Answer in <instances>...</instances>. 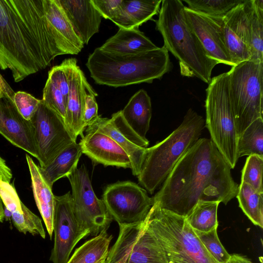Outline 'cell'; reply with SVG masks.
<instances>
[{
  "mask_svg": "<svg viewBox=\"0 0 263 263\" xmlns=\"http://www.w3.org/2000/svg\"><path fill=\"white\" fill-rule=\"evenodd\" d=\"M67 54L47 20L43 0H0V67L15 82Z\"/></svg>",
  "mask_w": 263,
  "mask_h": 263,
  "instance_id": "1",
  "label": "cell"
},
{
  "mask_svg": "<svg viewBox=\"0 0 263 263\" xmlns=\"http://www.w3.org/2000/svg\"><path fill=\"white\" fill-rule=\"evenodd\" d=\"M231 169L211 139L199 138L152 197L153 204L184 217L200 200L226 205L239 187Z\"/></svg>",
  "mask_w": 263,
  "mask_h": 263,
  "instance_id": "2",
  "label": "cell"
},
{
  "mask_svg": "<svg viewBox=\"0 0 263 263\" xmlns=\"http://www.w3.org/2000/svg\"><path fill=\"white\" fill-rule=\"evenodd\" d=\"M184 7L180 0L162 1L156 28L162 35L165 48L178 60L181 74L209 84L212 70L218 63L207 55L189 26Z\"/></svg>",
  "mask_w": 263,
  "mask_h": 263,
  "instance_id": "3",
  "label": "cell"
},
{
  "mask_svg": "<svg viewBox=\"0 0 263 263\" xmlns=\"http://www.w3.org/2000/svg\"><path fill=\"white\" fill-rule=\"evenodd\" d=\"M86 65L96 83L114 87L152 83L171 67L168 51L164 46L128 55L108 53L98 47L89 54Z\"/></svg>",
  "mask_w": 263,
  "mask_h": 263,
  "instance_id": "4",
  "label": "cell"
},
{
  "mask_svg": "<svg viewBox=\"0 0 263 263\" xmlns=\"http://www.w3.org/2000/svg\"><path fill=\"white\" fill-rule=\"evenodd\" d=\"M204 127L203 117L189 109L175 130L162 141L147 148L139 184L152 194L164 181L177 162L199 139Z\"/></svg>",
  "mask_w": 263,
  "mask_h": 263,
  "instance_id": "5",
  "label": "cell"
},
{
  "mask_svg": "<svg viewBox=\"0 0 263 263\" xmlns=\"http://www.w3.org/2000/svg\"><path fill=\"white\" fill-rule=\"evenodd\" d=\"M146 221L167 263H218L185 217L153 204Z\"/></svg>",
  "mask_w": 263,
  "mask_h": 263,
  "instance_id": "6",
  "label": "cell"
},
{
  "mask_svg": "<svg viewBox=\"0 0 263 263\" xmlns=\"http://www.w3.org/2000/svg\"><path fill=\"white\" fill-rule=\"evenodd\" d=\"M208 84L205 126L211 140L233 169L238 159V135L230 99L228 72L213 77Z\"/></svg>",
  "mask_w": 263,
  "mask_h": 263,
  "instance_id": "7",
  "label": "cell"
},
{
  "mask_svg": "<svg viewBox=\"0 0 263 263\" xmlns=\"http://www.w3.org/2000/svg\"><path fill=\"white\" fill-rule=\"evenodd\" d=\"M228 73L230 99L239 137L252 122L262 118L263 62L243 61Z\"/></svg>",
  "mask_w": 263,
  "mask_h": 263,
  "instance_id": "8",
  "label": "cell"
},
{
  "mask_svg": "<svg viewBox=\"0 0 263 263\" xmlns=\"http://www.w3.org/2000/svg\"><path fill=\"white\" fill-rule=\"evenodd\" d=\"M72 189V205L81 229L96 236L106 231L112 218L102 199L95 194L87 170L84 164L67 177Z\"/></svg>",
  "mask_w": 263,
  "mask_h": 263,
  "instance_id": "9",
  "label": "cell"
},
{
  "mask_svg": "<svg viewBox=\"0 0 263 263\" xmlns=\"http://www.w3.org/2000/svg\"><path fill=\"white\" fill-rule=\"evenodd\" d=\"M119 234L105 263H167L147 224L142 221L119 225Z\"/></svg>",
  "mask_w": 263,
  "mask_h": 263,
  "instance_id": "10",
  "label": "cell"
},
{
  "mask_svg": "<svg viewBox=\"0 0 263 263\" xmlns=\"http://www.w3.org/2000/svg\"><path fill=\"white\" fill-rule=\"evenodd\" d=\"M30 121L34 128L36 159L40 167L47 166L62 151L76 142L64 119L42 100Z\"/></svg>",
  "mask_w": 263,
  "mask_h": 263,
  "instance_id": "11",
  "label": "cell"
},
{
  "mask_svg": "<svg viewBox=\"0 0 263 263\" xmlns=\"http://www.w3.org/2000/svg\"><path fill=\"white\" fill-rule=\"evenodd\" d=\"M102 200L119 226L143 221L153 205L152 198L148 196L147 191L130 181L108 185Z\"/></svg>",
  "mask_w": 263,
  "mask_h": 263,
  "instance_id": "12",
  "label": "cell"
},
{
  "mask_svg": "<svg viewBox=\"0 0 263 263\" xmlns=\"http://www.w3.org/2000/svg\"><path fill=\"white\" fill-rule=\"evenodd\" d=\"M53 232L54 241L50 258L53 263H66L76 245L89 235L81 229L75 218L70 192L54 196Z\"/></svg>",
  "mask_w": 263,
  "mask_h": 263,
  "instance_id": "13",
  "label": "cell"
},
{
  "mask_svg": "<svg viewBox=\"0 0 263 263\" xmlns=\"http://www.w3.org/2000/svg\"><path fill=\"white\" fill-rule=\"evenodd\" d=\"M87 127L106 134L120 146L130 158L133 174L137 176L139 174L149 141L132 129L124 120L121 110L112 114L110 119L99 116Z\"/></svg>",
  "mask_w": 263,
  "mask_h": 263,
  "instance_id": "14",
  "label": "cell"
},
{
  "mask_svg": "<svg viewBox=\"0 0 263 263\" xmlns=\"http://www.w3.org/2000/svg\"><path fill=\"white\" fill-rule=\"evenodd\" d=\"M252 0H244L222 18L224 44L233 66L250 59L249 25Z\"/></svg>",
  "mask_w": 263,
  "mask_h": 263,
  "instance_id": "15",
  "label": "cell"
},
{
  "mask_svg": "<svg viewBox=\"0 0 263 263\" xmlns=\"http://www.w3.org/2000/svg\"><path fill=\"white\" fill-rule=\"evenodd\" d=\"M186 22L203 46L207 55L221 63L233 66L223 39L222 18L211 16L185 6Z\"/></svg>",
  "mask_w": 263,
  "mask_h": 263,
  "instance_id": "16",
  "label": "cell"
},
{
  "mask_svg": "<svg viewBox=\"0 0 263 263\" xmlns=\"http://www.w3.org/2000/svg\"><path fill=\"white\" fill-rule=\"evenodd\" d=\"M0 134L14 145L37 158L34 128L17 110L13 101L0 96Z\"/></svg>",
  "mask_w": 263,
  "mask_h": 263,
  "instance_id": "17",
  "label": "cell"
},
{
  "mask_svg": "<svg viewBox=\"0 0 263 263\" xmlns=\"http://www.w3.org/2000/svg\"><path fill=\"white\" fill-rule=\"evenodd\" d=\"M79 143L82 154L96 163L131 169L129 156L111 138L94 128L87 127Z\"/></svg>",
  "mask_w": 263,
  "mask_h": 263,
  "instance_id": "18",
  "label": "cell"
},
{
  "mask_svg": "<svg viewBox=\"0 0 263 263\" xmlns=\"http://www.w3.org/2000/svg\"><path fill=\"white\" fill-rule=\"evenodd\" d=\"M77 35L84 44L99 30L102 16L91 0H58Z\"/></svg>",
  "mask_w": 263,
  "mask_h": 263,
  "instance_id": "19",
  "label": "cell"
},
{
  "mask_svg": "<svg viewBox=\"0 0 263 263\" xmlns=\"http://www.w3.org/2000/svg\"><path fill=\"white\" fill-rule=\"evenodd\" d=\"M86 77L77 65L74 69L70 84L67 100L65 123L73 138L83 136L85 130L83 122L84 98L87 85Z\"/></svg>",
  "mask_w": 263,
  "mask_h": 263,
  "instance_id": "20",
  "label": "cell"
},
{
  "mask_svg": "<svg viewBox=\"0 0 263 263\" xmlns=\"http://www.w3.org/2000/svg\"><path fill=\"white\" fill-rule=\"evenodd\" d=\"M26 157L36 205L51 238L53 232L54 195L52 193V188L42 176L39 166L36 165L29 155L27 154Z\"/></svg>",
  "mask_w": 263,
  "mask_h": 263,
  "instance_id": "21",
  "label": "cell"
},
{
  "mask_svg": "<svg viewBox=\"0 0 263 263\" xmlns=\"http://www.w3.org/2000/svg\"><path fill=\"white\" fill-rule=\"evenodd\" d=\"M45 16L61 41L68 54H78L84 44L77 35L58 0H43Z\"/></svg>",
  "mask_w": 263,
  "mask_h": 263,
  "instance_id": "22",
  "label": "cell"
},
{
  "mask_svg": "<svg viewBox=\"0 0 263 263\" xmlns=\"http://www.w3.org/2000/svg\"><path fill=\"white\" fill-rule=\"evenodd\" d=\"M99 48L112 54L128 55L154 50L158 47L138 28H119Z\"/></svg>",
  "mask_w": 263,
  "mask_h": 263,
  "instance_id": "23",
  "label": "cell"
},
{
  "mask_svg": "<svg viewBox=\"0 0 263 263\" xmlns=\"http://www.w3.org/2000/svg\"><path fill=\"white\" fill-rule=\"evenodd\" d=\"M161 0H123L120 11L111 21L119 28H138L159 13Z\"/></svg>",
  "mask_w": 263,
  "mask_h": 263,
  "instance_id": "24",
  "label": "cell"
},
{
  "mask_svg": "<svg viewBox=\"0 0 263 263\" xmlns=\"http://www.w3.org/2000/svg\"><path fill=\"white\" fill-rule=\"evenodd\" d=\"M122 116L132 129L144 139L149 129L152 117L151 98L144 89H140L129 99L121 110Z\"/></svg>",
  "mask_w": 263,
  "mask_h": 263,
  "instance_id": "25",
  "label": "cell"
},
{
  "mask_svg": "<svg viewBox=\"0 0 263 263\" xmlns=\"http://www.w3.org/2000/svg\"><path fill=\"white\" fill-rule=\"evenodd\" d=\"M82 154L79 143L74 142L62 151L47 166H39L42 176L48 185L52 188L56 181L67 177L73 172L77 168Z\"/></svg>",
  "mask_w": 263,
  "mask_h": 263,
  "instance_id": "26",
  "label": "cell"
},
{
  "mask_svg": "<svg viewBox=\"0 0 263 263\" xmlns=\"http://www.w3.org/2000/svg\"><path fill=\"white\" fill-rule=\"evenodd\" d=\"M112 237L106 231H102L77 248L66 263H99L106 260Z\"/></svg>",
  "mask_w": 263,
  "mask_h": 263,
  "instance_id": "27",
  "label": "cell"
},
{
  "mask_svg": "<svg viewBox=\"0 0 263 263\" xmlns=\"http://www.w3.org/2000/svg\"><path fill=\"white\" fill-rule=\"evenodd\" d=\"M218 201L199 200L185 217L190 226L194 230L206 232L217 229Z\"/></svg>",
  "mask_w": 263,
  "mask_h": 263,
  "instance_id": "28",
  "label": "cell"
},
{
  "mask_svg": "<svg viewBox=\"0 0 263 263\" xmlns=\"http://www.w3.org/2000/svg\"><path fill=\"white\" fill-rule=\"evenodd\" d=\"M236 197L245 215L254 224L262 228L263 193L257 192L247 183L241 182Z\"/></svg>",
  "mask_w": 263,
  "mask_h": 263,
  "instance_id": "29",
  "label": "cell"
},
{
  "mask_svg": "<svg viewBox=\"0 0 263 263\" xmlns=\"http://www.w3.org/2000/svg\"><path fill=\"white\" fill-rule=\"evenodd\" d=\"M253 155L263 156L262 118H259L252 122L238 139V158Z\"/></svg>",
  "mask_w": 263,
  "mask_h": 263,
  "instance_id": "30",
  "label": "cell"
},
{
  "mask_svg": "<svg viewBox=\"0 0 263 263\" xmlns=\"http://www.w3.org/2000/svg\"><path fill=\"white\" fill-rule=\"evenodd\" d=\"M249 25L251 58L249 60L263 62V6L253 4Z\"/></svg>",
  "mask_w": 263,
  "mask_h": 263,
  "instance_id": "31",
  "label": "cell"
},
{
  "mask_svg": "<svg viewBox=\"0 0 263 263\" xmlns=\"http://www.w3.org/2000/svg\"><path fill=\"white\" fill-rule=\"evenodd\" d=\"M244 0H185L190 9L216 17H223Z\"/></svg>",
  "mask_w": 263,
  "mask_h": 263,
  "instance_id": "32",
  "label": "cell"
},
{
  "mask_svg": "<svg viewBox=\"0 0 263 263\" xmlns=\"http://www.w3.org/2000/svg\"><path fill=\"white\" fill-rule=\"evenodd\" d=\"M263 156H249L241 171V182L247 183L257 192L263 193Z\"/></svg>",
  "mask_w": 263,
  "mask_h": 263,
  "instance_id": "33",
  "label": "cell"
},
{
  "mask_svg": "<svg viewBox=\"0 0 263 263\" xmlns=\"http://www.w3.org/2000/svg\"><path fill=\"white\" fill-rule=\"evenodd\" d=\"M12 222L22 233H29L32 235H39L45 238L46 235L41 219L32 212L27 206L21 214H11Z\"/></svg>",
  "mask_w": 263,
  "mask_h": 263,
  "instance_id": "34",
  "label": "cell"
},
{
  "mask_svg": "<svg viewBox=\"0 0 263 263\" xmlns=\"http://www.w3.org/2000/svg\"><path fill=\"white\" fill-rule=\"evenodd\" d=\"M194 231L209 253L218 263H227L229 261L231 255L220 241L217 229L206 232Z\"/></svg>",
  "mask_w": 263,
  "mask_h": 263,
  "instance_id": "35",
  "label": "cell"
},
{
  "mask_svg": "<svg viewBox=\"0 0 263 263\" xmlns=\"http://www.w3.org/2000/svg\"><path fill=\"white\" fill-rule=\"evenodd\" d=\"M42 101L64 120L67 100L60 89L47 79L43 91Z\"/></svg>",
  "mask_w": 263,
  "mask_h": 263,
  "instance_id": "36",
  "label": "cell"
},
{
  "mask_svg": "<svg viewBox=\"0 0 263 263\" xmlns=\"http://www.w3.org/2000/svg\"><path fill=\"white\" fill-rule=\"evenodd\" d=\"M41 100L24 91L15 93L13 101L20 114L27 120H30L37 109Z\"/></svg>",
  "mask_w": 263,
  "mask_h": 263,
  "instance_id": "37",
  "label": "cell"
},
{
  "mask_svg": "<svg viewBox=\"0 0 263 263\" xmlns=\"http://www.w3.org/2000/svg\"><path fill=\"white\" fill-rule=\"evenodd\" d=\"M97 96L98 94L88 83L86 87L84 98L83 122L85 128L99 116L98 107L96 100V97Z\"/></svg>",
  "mask_w": 263,
  "mask_h": 263,
  "instance_id": "38",
  "label": "cell"
},
{
  "mask_svg": "<svg viewBox=\"0 0 263 263\" xmlns=\"http://www.w3.org/2000/svg\"><path fill=\"white\" fill-rule=\"evenodd\" d=\"M123 0H91L102 17L110 21L119 13Z\"/></svg>",
  "mask_w": 263,
  "mask_h": 263,
  "instance_id": "39",
  "label": "cell"
},
{
  "mask_svg": "<svg viewBox=\"0 0 263 263\" xmlns=\"http://www.w3.org/2000/svg\"><path fill=\"white\" fill-rule=\"evenodd\" d=\"M12 177L11 169L6 164L5 160L0 156V180L10 182Z\"/></svg>",
  "mask_w": 263,
  "mask_h": 263,
  "instance_id": "40",
  "label": "cell"
},
{
  "mask_svg": "<svg viewBox=\"0 0 263 263\" xmlns=\"http://www.w3.org/2000/svg\"><path fill=\"white\" fill-rule=\"evenodd\" d=\"M15 92L0 74V96H6L13 101Z\"/></svg>",
  "mask_w": 263,
  "mask_h": 263,
  "instance_id": "41",
  "label": "cell"
},
{
  "mask_svg": "<svg viewBox=\"0 0 263 263\" xmlns=\"http://www.w3.org/2000/svg\"><path fill=\"white\" fill-rule=\"evenodd\" d=\"M228 262L229 263H253L246 257L237 254L231 255Z\"/></svg>",
  "mask_w": 263,
  "mask_h": 263,
  "instance_id": "42",
  "label": "cell"
},
{
  "mask_svg": "<svg viewBox=\"0 0 263 263\" xmlns=\"http://www.w3.org/2000/svg\"><path fill=\"white\" fill-rule=\"evenodd\" d=\"M4 219V208L3 202L0 197V222H2Z\"/></svg>",
  "mask_w": 263,
  "mask_h": 263,
  "instance_id": "43",
  "label": "cell"
},
{
  "mask_svg": "<svg viewBox=\"0 0 263 263\" xmlns=\"http://www.w3.org/2000/svg\"><path fill=\"white\" fill-rule=\"evenodd\" d=\"M105 261H106V260H105V261H103L100 262H99V263H105Z\"/></svg>",
  "mask_w": 263,
  "mask_h": 263,
  "instance_id": "44",
  "label": "cell"
},
{
  "mask_svg": "<svg viewBox=\"0 0 263 263\" xmlns=\"http://www.w3.org/2000/svg\"><path fill=\"white\" fill-rule=\"evenodd\" d=\"M227 263H229L228 262H227Z\"/></svg>",
  "mask_w": 263,
  "mask_h": 263,
  "instance_id": "45",
  "label": "cell"
},
{
  "mask_svg": "<svg viewBox=\"0 0 263 263\" xmlns=\"http://www.w3.org/2000/svg\"><path fill=\"white\" fill-rule=\"evenodd\" d=\"M116 263H117V262H116Z\"/></svg>",
  "mask_w": 263,
  "mask_h": 263,
  "instance_id": "46",
  "label": "cell"
}]
</instances>
